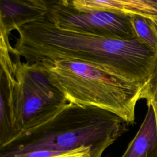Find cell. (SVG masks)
I'll list each match as a JSON object with an SVG mask.
<instances>
[{"instance_id":"cell-11","label":"cell","mask_w":157,"mask_h":157,"mask_svg":"<svg viewBox=\"0 0 157 157\" xmlns=\"http://www.w3.org/2000/svg\"><path fill=\"white\" fill-rule=\"evenodd\" d=\"M8 157H91L90 147H82L69 151H34L18 153Z\"/></svg>"},{"instance_id":"cell-5","label":"cell","mask_w":157,"mask_h":157,"mask_svg":"<svg viewBox=\"0 0 157 157\" xmlns=\"http://www.w3.org/2000/svg\"><path fill=\"white\" fill-rule=\"evenodd\" d=\"M45 1V17L59 29L121 40L137 37L131 15L100 10L81 11L69 0Z\"/></svg>"},{"instance_id":"cell-13","label":"cell","mask_w":157,"mask_h":157,"mask_svg":"<svg viewBox=\"0 0 157 157\" xmlns=\"http://www.w3.org/2000/svg\"><path fill=\"white\" fill-rule=\"evenodd\" d=\"M148 18L151 19L153 22H155L157 25V15L156 16H151V17H150Z\"/></svg>"},{"instance_id":"cell-6","label":"cell","mask_w":157,"mask_h":157,"mask_svg":"<svg viewBox=\"0 0 157 157\" xmlns=\"http://www.w3.org/2000/svg\"><path fill=\"white\" fill-rule=\"evenodd\" d=\"M7 45L0 46V148L6 146L22 132L15 60Z\"/></svg>"},{"instance_id":"cell-7","label":"cell","mask_w":157,"mask_h":157,"mask_svg":"<svg viewBox=\"0 0 157 157\" xmlns=\"http://www.w3.org/2000/svg\"><path fill=\"white\" fill-rule=\"evenodd\" d=\"M45 0H1L0 31L9 34L17 28L44 17Z\"/></svg>"},{"instance_id":"cell-1","label":"cell","mask_w":157,"mask_h":157,"mask_svg":"<svg viewBox=\"0 0 157 157\" xmlns=\"http://www.w3.org/2000/svg\"><path fill=\"white\" fill-rule=\"evenodd\" d=\"M16 31L13 55L25 63L73 60L99 66L135 84L146 86L157 69V52L139 38L121 40L56 27L45 16Z\"/></svg>"},{"instance_id":"cell-2","label":"cell","mask_w":157,"mask_h":157,"mask_svg":"<svg viewBox=\"0 0 157 157\" xmlns=\"http://www.w3.org/2000/svg\"><path fill=\"white\" fill-rule=\"evenodd\" d=\"M116 114L93 105L69 102L47 123L20 134L0 148V157L34 151H69L90 147L91 157L105 150L128 129Z\"/></svg>"},{"instance_id":"cell-8","label":"cell","mask_w":157,"mask_h":157,"mask_svg":"<svg viewBox=\"0 0 157 157\" xmlns=\"http://www.w3.org/2000/svg\"><path fill=\"white\" fill-rule=\"evenodd\" d=\"M81 11L100 10L145 17L157 15V0H69Z\"/></svg>"},{"instance_id":"cell-12","label":"cell","mask_w":157,"mask_h":157,"mask_svg":"<svg viewBox=\"0 0 157 157\" xmlns=\"http://www.w3.org/2000/svg\"><path fill=\"white\" fill-rule=\"evenodd\" d=\"M145 99L147 105H151L153 109L157 126V69L147 86Z\"/></svg>"},{"instance_id":"cell-3","label":"cell","mask_w":157,"mask_h":157,"mask_svg":"<svg viewBox=\"0 0 157 157\" xmlns=\"http://www.w3.org/2000/svg\"><path fill=\"white\" fill-rule=\"evenodd\" d=\"M37 63L68 102L96 106L116 114L129 125L134 124L136 104L139 100L145 99L147 86L135 84L84 62L57 60Z\"/></svg>"},{"instance_id":"cell-10","label":"cell","mask_w":157,"mask_h":157,"mask_svg":"<svg viewBox=\"0 0 157 157\" xmlns=\"http://www.w3.org/2000/svg\"><path fill=\"white\" fill-rule=\"evenodd\" d=\"M136 36L150 48L157 52V25L148 17L131 15Z\"/></svg>"},{"instance_id":"cell-9","label":"cell","mask_w":157,"mask_h":157,"mask_svg":"<svg viewBox=\"0 0 157 157\" xmlns=\"http://www.w3.org/2000/svg\"><path fill=\"white\" fill-rule=\"evenodd\" d=\"M145 118L121 157H157V126L153 109L147 105Z\"/></svg>"},{"instance_id":"cell-4","label":"cell","mask_w":157,"mask_h":157,"mask_svg":"<svg viewBox=\"0 0 157 157\" xmlns=\"http://www.w3.org/2000/svg\"><path fill=\"white\" fill-rule=\"evenodd\" d=\"M15 77L17 82L21 134L47 123L69 103L64 94L51 83L39 63L28 64L17 57L15 61Z\"/></svg>"}]
</instances>
